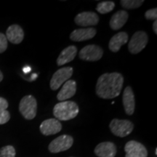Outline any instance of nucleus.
<instances>
[{
  "label": "nucleus",
  "instance_id": "obj_5",
  "mask_svg": "<svg viewBox=\"0 0 157 157\" xmlns=\"http://www.w3.org/2000/svg\"><path fill=\"white\" fill-rule=\"evenodd\" d=\"M148 37L145 31H137L131 38L128 44V50L132 54H137L146 48Z\"/></svg>",
  "mask_w": 157,
  "mask_h": 157
},
{
  "label": "nucleus",
  "instance_id": "obj_8",
  "mask_svg": "<svg viewBox=\"0 0 157 157\" xmlns=\"http://www.w3.org/2000/svg\"><path fill=\"white\" fill-rule=\"evenodd\" d=\"M103 55V50L100 46L95 44H90L85 46L80 50L78 57L80 59L87 61H97Z\"/></svg>",
  "mask_w": 157,
  "mask_h": 157
},
{
  "label": "nucleus",
  "instance_id": "obj_4",
  "mask_svg": "<svg viewBox=\"0 0 157 157\" xmlns=\"http://www.w3.org/2000/svg\"><path fill=\"white\" fill-rule=\"evenodd\" d=\"M111 132L116 136L124 137L129 135L134 129V124L129 120L113 119L109 125Z\"/></svg>",
  "mask_w": 157,
  "mask_h": 157
},
{
  "label": "nucleus",
  "instance_id": "obj_22",
  "mask_svg": "<svg viewBox=\"0 0 157 157\" xmlns=\"http://www.w3.org/2000/svg\"><path fill=\"white\" fill-rule=\"evenodd\" d=\"M15 150L12 146H6L0 148V157H15Z\"/></svg>",
  "mask_w": 157,
  "mask_h": 157
},
{
  "label": "nucleus",
  "instance_id": "obj_26",
  "mask_svg": "<svg viewBox=\"0 0 157 157\" xmlns=\"http://www.w3.org/2000/svg\"><path fill=\"white\" fill-rule=\"evenodd\" d=\"M8 108V102L4 98L0 97V111L7 110Z\"/></svg>",
  "mask_w": 157,
  "mask_h": 157
},
{
  "label": "nucleus",
  "instance_id": "obj_6",
  "mask_svg": "<svg viewBox=\"0 0 157 157\" xmlns=\"http://www.w3.org/2000/svg\"><path fill=\"white\" fill-rule=\"evenodd\" d=\"M73 68L67 66L58 69L53 74L50 80V88L52 90H57L60 88L62 84L69 80L73 75Z\"/></svg>",
  "mask_w": 157,
  "mask_h": 157
},
{
  "label": "nucleus",
  "instance_id": "obj_30",
  "mask_svg": "<svg viewBox=\"0 0 157 157\" xmlns=\"http://www.w3.org/2000/svg\"><path fill=\"white\" fill-rule=\"evenodd\" d=\"M155 154H156V155H157V148H156V151H155Z\"/></svg>",
  "mask_w": 157,
  "mask_h": 157
},
{
  "label": "nucleus",
  "instance_id": "obj_10",
  "mask_svg": "<svg viewBox=\"0 0 157 157\" xmlns=\"http://www.w3.org/2000/svg\"><path fill=\"white\" fill-rule=\"evenodd\" d=\"M39 128L43 135L48 136L60 132L62 129V124L58 119H48L42 121Z\"/></svg>",
  "mask_w": 157,
  "mask_h": 157
},
{
  "label": "nucleus",
  "instance_id": "obj_12",
  "mask_svg": "<svg viewBox=\"0 0 157 157\" xmlns=\"http://www.w3.org/2000/svg\"><path fill=\"white\" fill-rule=\"evenodd\" d=\"M117 147L111 142H103L95 147L94 152L98 157H115Z\"/></svg>",
  "mask_w": 157,
  "mask_h": 157
},
{
  "label": "nucleus",
  "instance_id": "obj_19",
  "mask_svg": "<svg viewBox=\"0 0 157 157\" xmlns=\"http://www.w3.org/2000/svg\"><path fill=\"white\" fill-rule=\"evenodd\" d=\"M129 14L125 10H119L117 12L111 17L110 21V26L111 29L117 31L122 28L128 20Z\"/></svg>",
  "mask_w": 157,
  "mask_h": 157
},
{
  "label": "nucleus",
  "instance_id": "obj_20",
  "mask_svg": "<svg viewBox=\"0 0 157 157\" xmlns=\"http://www.w3.org/2000/svg\"><path fill=\"white\" fill-rule=\"evenodd\" d=\"M115 3L111 1H104L98 3L96 7V10L101 14H106L114 9Z\"/></svg>",
  "mask_w": 157,
  "mask_h": 157
},
{
  "label": "nucleus",
  "instance_id": "obj_15",
  "mask_svg": "<svg viewBox=\"0 0 157 157\" xmlns=\"http://www.w3.org/2000/svg\"><path fill=\"white\" fill-rule=\"evenodd\" d=\"M97 31L94 28L79 29L73 31L70 35V39L74 42H82L93 39Z\"/></svg>",
  "mask_w": 157,
  "mask_h": 157
},
{
  "label": "nucleus",
  "instance_id": "obj_23",
  "mask_svg": "<svg viewBox=\"0 0 157 157\" xmlns=\"http://www.w3.org/2000/svg\"><path fill=\"white\" fill-rule=\"evenodd\" d=\"M7 48V39L2 33H0V53H2Z\"/></svg>",
  "mask_w": 157,
  "mask_h": 157
},
{
  "label": "nucleus",
  "instance_id": "obj_24",
  "mask_svg": "<svg viewBox=\"0 0 157 157\" xmlns=\"http://www.w3.org/2000/svg\"><path fill=\"white\" fill-rule=\"evenodd\" d=\"M10 119V114L7 110L0 111V124H4L8 122Z\"/></svg>",
  "mask_w": 157,
  "mask_h": 157
},
{
  "label": "nucleus",
  "instance_id": "obj_21",
  "mask_svg": "<svg viewBox=\"0 0 157 157\" xmlns=\"http://www.w3.org/2000/svg\"><path fill=\"white\" fill-rule=\"evenodd\" d=\"M143 0H121L120 2L121 5L124 8L127 10L137 9L143 5Z\"/></svg>",
  "mask_w": 157,
  "mask_h": 157
},
{
  "label": "nucleus",
  "instance_id": "obj_14",
  "mask_svg": "<svg viewBox=\"0 0 157 157\" xmlns=\"http://www.w3.org/2000/svg\"><path fill=\"white\" fill-rule=\"evenodd\" d=\"M76 83L74 80L69 79L64 83L57 95V98L59 101H66V100L72 98L76 94Z\"/></svg>",
  "mask_w": 157,
  "mask_h": 157
},
{
  "label": "nucleus",
  "instance_id": "obj_29",
  "mask_svg": "<svg viewBox=\"0 0 157 157\" xmlns=\"http://www.w3.org/2000/svg\"><path fill=\"white\" fill-rule=\"evenodd\" d=\"M2 79H3V74L2 73L1 71H0V82L2 81Z\"/></svg>",
  "mask_w": 157,
  "mask_h": 157
},
{
  "label": "nucleus",
  "instance_id": "obj_9",
  "mask_svg": "<svg viewBox=\"0 0 157 157\" xmlns=\"http://www.w3.org/2000/svg\"><path fill=\"white\" fill-rule=\"evenodd\" d=\"M125 157H147L148 151L146 147L140 143L130 140L124 146Z\"/></svg>",
  "mask_w": 157,
  "mask_h": 157
},
{
  "label": "nucleus",
  "instance_id": "obj_16",
  "mask_svg": "<svg viewBox=\"0 0 157 157\" xmlns=\"http://www.w3.org/2000/svg\"><path fill=\"white\" fill-rule=\"evenodd\" d=\"M6 38L13 44H20L24 38V32L23 29L16 24L10 25L6 32Z\"/></svg>",
  "mask_w": 157,
  "mask_h": 157
},
{
  "label": "nucleus",
  "instance_id": "obj_7",
  "mask_svg": "<svg viewBox=\"0 0 157 157\" xmlns=\"http://www.w3.org/2000/svg\"><path fill=\"white\" fill-rule=\"evenodd\" d=\"M74 139L70 135H63L56 137L49 145V151L52 154L65 151L73 146Z\"/></svg>",
  "mask_w": 157,
  "mask_h": 157
},
{
  "label": "nucleus",
  "instance_id": "obj_27",
  "mask_svg": "<svg viewBox=\"0 0 157 157\" xmlns=\"http://www.w3.org/2000/svg\"><path fill=\"white\" fill-rule=\"evenodd\" d=\"M153 30H154V33L157 34V21H155L154 23H153Z\"/></svg>",
  "mask_w": 157,
  "mask_h": 157
},
{
  "label": "nucleus",
  "instance_id": "obj_18",
  "mask_svg": "<svg viewBox=\"0 0 157 157\" xmlns=\"http://www.w3.org/2000/svg\"><path fill=\"white\" fill-rule=\"evenodd\" d=\"M128 34L124 31L117 33L110 40L109 44V48L111 52H117L120 50L122 45L127 44L128 42Z\"/></svg>",
  "mask_w": 157,
  "mask_h": 157
},
{
  "label": "nucleus",
  "instance_id": "obj_25",
  "mask_svg": "<svg viewBox=\"0 0 157 157\" xmlns=\"http://www.w3.org/2000/svg\"><path fill=\"white\" fill-rule=\"evenodd\" d=\"M145 17L147 20H153V21H156L157 17V9L154 8L148 10L145 13Z\"/></svg>",
  "mask_w": 157,
  "mask_h": 157
},
{
  "label": "nucleus",
  "instance_id": "obj_17",
  "mask_svg": "<svg viewBox=\"0 0 157 157\" xmlns=\"http://www.w3.org/2000/svg\"><path fill=\"white\" fill-rule=\"evenodd\" d=\"M77 54V48L74 45H71L65 48L59 55L57 59V64L59 66H63L74 60Z\"/></svg>",
  "mask_w": 157,
  "mask_h": 157
},
{
  "label": "nucleus",
  "instance_id": "obj_3",
  "mask_svg": "<svg viewBox=\"0 0 157 157\" xmlns=\"http://www.w3.org/2000/svg\"><path fill=\"white\" fill-rule=\"evenodd\" d=\"M19 111L25 119H34L37 112V102L32 95L24 96L19 104Z\"/></svg>",
  "mask_w": 157,
  "mask_h": 157
},
{
  "label": "nucleus",
  "instance_id": "obj_1",
  "mask_svg": "<svg viewBox=\"0 0 157 157\" xmlns=\"http://www.w3.org/2000/svg\"><path fill=\"white\" fill-rule=\"evenodd\" d=\"M123 84L124 78L121 74L113 72L102 74L96 84V95L103 99H113L119 95Z\"/></svg>",
  "mask_w": 157,
  "mask_h": 157
},
{
  "label": "nucleus",
  "instance_id": "obj_28",
  "mask_svg": "<svg viewBox=\"0 0 157 157\" xmlns=\"http://www.w3.org/2000/svg\"><path fill=\"white\" fill-rule=\"evenodd\" d=\"M23 71L25 74H28L31 71V68L29 66H25V67L23 68Z\"/></svg>",
  "mask_w": 157,
  "mask_h": 157
},
{
  "label": "nucleus",
  "instance_id": "obj_2",
  "mask_svg": "<svg viewBox=\"0 0 157 157\" xmlns=\"http://www.w3.org/2000/svg\"><path fill=\"white\" fill-rule=\"evenodd\" d=\"M79 112L78 105L74 101H63L57 103L53 109V115L58 120L73 119Z\"/></svg>",
  "mask_w": 157,
  "mask_h": 157
},
{
  "label": "nucleus",
  "instance_id": "obj_11",
  "mask_svg": "<svg viewBox=\"0 0 157 157\" xmlns=\"http://www.w3.org/2000/svg\"><path fill=\"white\" fill-rule=\"evenodd\" d=\"M74 21L80 26H91L98 24L99 17L93 12H83L76 15Z\"/></svg>",
  "mask_w": 157,
  "mask_h": 157
},
{
  "label": "nucleus",
  "instance_id": "obj_13",
  "mask_svg": "<svg viewBox=\"0 0 157 157\" xmlns=\"http://www.w3.org/2000/svg\"><path fill=\"white\" fill-rule=\"evenodd\" d=\"M123 105L125 113L127 115L131 116L134 113L135 108V95L133 91L129 86L125 88L123 93Z\"/></svg>",
  "mask_w": 157,
  "mask_h": 157
}]
</instances>
